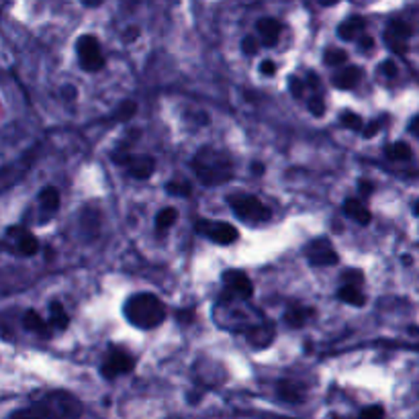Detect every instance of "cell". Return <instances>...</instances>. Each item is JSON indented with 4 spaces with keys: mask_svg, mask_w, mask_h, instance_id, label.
<instances>
[{
    "mask_svg": "<svg viewBox=\"0 0 419 419\" xmlns=\"http://www.w3.org/2000/svg\"><path fill=\"white\" fill-rule=\"evenodd\" d=\"M39 205L41 209L48 211V213H55L57 207H60V192L53 186H45L43 191L39 192Z\"/></svg>",
    "mask_w": 419,
    "mask_h": 419,
    "instance_id": "22",
    "label": "cell"
},
{
    "mask_svg": "<svg viewBox=\"0 0 419 419\" xmlns=\"http://www.w3.org/2000/svg\"><path fill=\"white\" fill-rule=\"evenodd\" d=\"M62 92H66V99H68V101H74V99H76V88L74 86L64 88Z\"/></svg>",
    "mask_w": 419,
    "mask_h": 419,
    "instance_id": "41",
    "label": "cell"
},
{
    "mask_svg": "<svg viewBox=\"0 0 419 419\" xmlns=\"http://www.w3.org/2000/svg\"><path fill=\"white\" fill-rule=\"evenodd\" d=\"M9 233H15L17 235L15 242H17L18 254H23V256H35L37 252H39V242H37V238L31 231H27V229L23 228H11Z\"/></svg>",
    "mask_w": 419,
    "mask_h": 419,
    "instance_id": "13",
    "label": "cell"
},
{
    "mask_svg": "<svg viewBox=\"0 0 419 419\" xmlns=\"http://www.w3.org/2000/svg\"><path fill=\"white\" fill-rule=\"evenodd\" d=\"M364 18L362 17H350L348 21H344L340 27H337V37L340 39H344V41H352V39H356V37L362 33V29H364Z\"/></svg>",
    "mask_w": 419,
    "mask_h": 419,
    "instance_id": "17",
    "label": "cell"
},
{
    "mask_svg": "<svg viewBox=\"0 0 419 419\" xmlns=\"http://www.w3.org/2000/svg\"><path fill=\"white\" fill-rule=\"evenodd\" d=\"M413 215H418L419 217V201L415 203V205H413Z\"/></svg>",
    "mask_w": 419,
    "mask_h": 419,
    "instance_id": "47",
    "label": "cell"
},
{
    "mask_svg": "<svg viewBox=\"0 0 419 419\" xmlns=\"http://www.w3.org/2000/svg\"><path fill=\"white\" fill-rule=\"evenodd\" d=\"M381 72H383L386 78H395V76H397V66H395V62H391V60L383 62Z\"/></svg>",
    "mask_w": 419,
    "mask_h": 419,
    "instance_id": "37",
    "label": "cell"
},
{
    "mask_svg": "<svg viewBox=\"0 0 419 419\" xmlns=\"http://www.w3.org/2000/svg\"><path fill=\"white\" fill-rule=\"evenodd\" d=\"M358 419H384V409L381 405H370L367 409H362Z\"/></svg>",
    "mask_w": 419,
    "mask_h": 419,
    "instance_id": "31",
    "label": "cell"
},
{
    "mask_svg": "<svg viewBox=\"0 0 419 419\" xmlns=\"http://www.w3.org/2000/svg\"><path fill=\"white\" fill-rule=\"evenodd\" d=\"M360 191H362L364 196H370L372 191H374V186H372V184H368V182H360Z\"/></svg>",
    "mask_w": 419,
    "mask_h": 419,
    "instance_id": "40",
    "label": "cell"
},
{
    "mask_svg": "<svg viewBox=\"0 0 419 419\" xmlns=\"http://www.w3.org/2000/svg\"><path fill=\"white\" fill-rule=\"evenodd\" d=\"M307 106H309V111H311L313 117H323L325 115V103H323L321 96H311L307 101Z\"/></svg>",
    "mask_w": 419,
    "mask_h": 419,
    "instance_id": "30",
    "label": "cell"
},
{
    "mask_svg": "<svg viewBox=\"0 0 419 419\" xmlns=\"http://www.w3.org/2000/svg\"><path fill=\"white\" fill-rule=\"evenodd\" d=\"M289 88H291V94H293L295 99H303V94H305V84H303V80H301L298 76H291Z\"/></svg>",
    "mask_w": 419,
    "mask_h": 419,
    "instance_id": "32",
    "label": "cell"
},
{
    "mask_svg": "<svg viewBox=\"0 0 419 419\" xmlns=\"http://www.w3.org/2000/svg\"><path fill=\"white\" fill-rule=\"evenodd\" d=\"M221 282L225 286V295L229 298H240V301H250L254 297V284L250 276L242 270H225Z\"/></svg>",
    "mask_w": 419,
    "mask_h": 419,
    "instance_id": "8",
    "label": "cell"
},
{
    "mask_svg": "<svg viewBox=\"0 0 419 419\" xmlns=\"http://www.w3.org/2000/svg\"><path fill=\"white\" fill-rule=\"evenodd\" d=\"M323 62L328 66H344L348 62V53L344 50H328L323 53Z\"/></svg>",
    "mask_w": 419,
    "mask_h": 419,
    "instance_id": "28",
    "label": "cell"
},
{
    "mask_svg": "<svg viewBox=\"0 0 419 419\" xmlns=\"http://www.w3.org/2000/svg\"><path fill=\"white\" fill-rule=\"evenodd\" d=\"M252 172H254V174H262L264 166L262 164H252Z\"/></svg>",
    "mask_w": 419,
    "mask_h": 419,
    "instance_id": "44",
    "label": "cell"
},
{
    "mask_svg": "<svg viewBox=\"0 0 419 419\" xmlns=\"http://www.w3.org/2000/svg\"><path fill=\"white\" fill-rule=\"evenodd\" d=\"M274 337V328L270 323H260L254 332L247 333V340L256 346V348H266Z\"/></svg>",
    "mask_w": 419,
    "mask_h": 419,
    "instance_id": "19",
    "label": "cell"
},
{
    "mask_svg": "<svg viewBox=\"0 0 419 419\" xmlns=\"http://www.w3.org/2000/svg\"><path fill=\"white\" fill-rule=\"evenodd\" d=\"M78 64L84 72H101L105 68V55L94 35H82L76 41Z\"/></svg>",
    "mask_w": 419,
    "mask_h": 419,
    "instance_id": "5",
    "label": "cell"
},
{
    "mask_svg": "<svg viewBox=\"0 0 419 419\" xmlns=\"http://www.w3.org/2000/svg\"><path fill=\"white\" fill-rule=\"evenodd\" d=\"M135 113H138V103L135 101H123L121 105L117 106V111L113 113V119L121 123L129 121Z\"/></svg>",
    "mask_w": 419,
    "mask_h": 419,
    "instance_id": "26",
    "label": "cell"
},
{
    "mask_svg": "<svg viewBox=\"0 0 419 419\" xmlns=\"http://www.w3.org/2000/svg\"><path fill=\"white\" fill-rule=\"evenodd\" d=\"M178 219V211L174 207H166L162 209L156 215V229L162 233V231H168V229L174 225V221Z\"/></svg>",
    "mask_w": 419,
    "mask_h": 419,
    "instance_id": "25",
    "label": "cell"
},
{
    "mask_svg": "<svg viewBox=\"0 0 419 419\" xmlns=\"http://www.w3.org/2000/svg\"><path fill=\"white\" fill-rule=\"evenodd\" d=\"M305 256L311 266H335L340 262V256L328 238H317L309 242V245L305 247Z\"/></svg>",
    "mask_w": 419,
    "mask_h": 419,
    "instance_id": "10",
    "label": "cell"
},
{
    "mask_svg": "<svg viewBox=\"0 0 419 419\" xmlns=\"http://www.w3.org/2000/svg\"><path fill=\"white\" fill-rule=\"evenodd\" d=\"M256 29H258V35H260L264 48H274L279 43L280 33H282V23L276 18L266 17L256 23Z\"/></svg>",
    "mask_w": 419,
    "mask_h": 419,
    "instance_id": "12",
    "label": "cell"
},
{
    "mask_svg": "<svg viewBox=\"0 0 419 419\" xmlns=\"http://www.w3.org/2000/svg\"><path fill=\"white\" fill-rule=\"evenodd\" d=\"M194 231L203 238H209L211 242L219 245H229L238 242L240 231L228 221H209V219H196Z\"/></svg>",
    "mask_w": 419,
    "mask_h": 419,
    "instance_id": "6",
    "label": "cell"
},
{
    "mask_svg": "<svg viewBox=\"0 0 419 419\" xmlns=\"http://www.w3.org/2000/svg\"><path fill=\"white\" fill-rule=\"evenodd\" d=\"M260 72H262L264 76L276 74V62H272V60H262V62H260Z\"/></svg>",
    "mask_w": 419,
    "mask_h": 419,
    "instance_id": "36",
    "label": "cell"
},
{
    "mask_svg": "<svg viewBox=\"0 0 419 419\" xmlns=\"http://www.w3.org/2000/svg\"><path fill=\"white\" fill-rule=\"evenodd\" d=\"M113 162L125 166L131 178L135 180H147L150 176L156 172V160L152 156H133V154H125V156H113Z\"/></svg>",
    "mask_w": 419,
    "mask_h": 419,
    "instance_id": "9",
    "label": "cell"
},
{
    "mask_svg": "<svg viewBox=\"0 0 419 419\" xmlns=\"http://www.w3.org/2000/svg\"><path fill=\"white\" fill-rule=\"evenodd\" d=\"M242 52H244L245 55H250V57L258 53V43H256L254 37H245L244 41H242Z\"/></svg>",
    "mask_w": 419,
    "mask_h": 419,
    "instance_id": "34",
    "label": "cell"
},
{
    "mask_svg": "<svg viewBox=\"0 0 419 419\" xmlns=\"http://www.w3.org/2000/svg\"><path fill=\"white\" fill-rule=\"evenodd\" d=\"M50 325H52V323H48V321L37 313V311H33V309L25 311V315H23V328L29 330V332L39 333V335H43V337H50V335H52Z\"/></svg>",
    "mask_w": 419,
    "mask_h": 419,
    "instance_id": "15",
    "label": "cell"
},
{
    "mask_svg": "<svg viewBox=\"0 0 419 419\" xmlns=\"http://www.w3.org/2000/svg\"><path fill=\"white\" fill-rule=\"evenodd\" d=\"M138 37H140V27L131 25V27H127V29H125V33H123V41H125V43H131V41H135Z\"/></svg>",
    "mask_w": 419,
    "mask_h": 419,
    "instance_id": "35",
    "label": "cell"
},
{
    "mask_svg": "<svg viewBox=\"0 0 419 419\" xmlns=\"http://www.w3.org/2000/svg\"><path fill=\"white\" fill-rule=\"evenodd\" d=\"M335 2H337V0H321V4H325V6H332Z\"/></svg>",
    "mask_w": 419,
    "mask_h": 419,
    "instance_id": "46",
    "label": "cell"
},
{
    "mask_svg": "<svg viewBox=\"0 0 419 419\" xmlns=\"http://www.w3.org/2000/svg\"><path fill=\"white\" fill-rule=\"evenodd\" d=\"M409 129H411V133H415V135L419 138V117H418V119H413V121H411Z\"/></svg>",
    "mask_w": 419,
    "mask_h": 419,
    "instance_id": "43",
    "label": "cell"
},
{
    "mask_svg": "<svg viewBox=\"0 0 419 419\" xmlns=\"http://www.w3.org/2000/svg\"><path fill=\"white\" fill-rule=\"evenodd\" d=\"M413 35L411 27L403 21H391L386 31H384V41L389 45V50L395 53H405L407 52V43L409 37Z\"/></svg>",
    "mask_w": 419,
    "mask_h": 419,
    "instance_id": "11",
    "label": "cell"
},
{
    "mask_svg": "<svg viewBox=\"0 0 419 419\" xmlns=\"http://www.w3.org/2000/svg\"><path fill=\"white\" fill-rule=\"evenodd\" d=\"M311 315H313L311 309H305V307H291V309H286V313H284L282 319H284V323H286L289 328H303Z\"/></svg>",
    "mask_w": 419,
    "mask_h": 419,
    "instance_id": "21",
    "label": "cell"
},
{
    "mask_svg": "<svg viewBox=\"0 0 419 419\" xmlns=\"http://www.w3.org/2000/svg\"><path fill=\"white\" fill-rule=\"evenodd\" d=\"M194 176L205 186H221L233 178V160L225 150L203 145L191 162Z\"/></svg>",
    "mask_w": 419,
    "mask_h": 419,
    "instance_id": "1",
    "label": "cell"
},
{
    "mask_svg": "<svg viewBox=\"0 0 419 419\" xmlns=\"http://www.w3.org/2000/svg\"><path fill=\"white\" fill-rule=\"evenodd\" d=\"M358 45H360V50H362V52H370V50L374 48V39L368 35L360 37V39H358Z\"/></svg>",
    "mask_w": 419,
    "mask_h": 419,
    "instance_id": "38",
    "label": "cell"
},
{
    "mask_svg": "<svg viewBox=\"0 0 419 419\" xmlns=\"http://www.w3.org/2000/svg\"><path fill=\"white\" fill-rule=\"evenodd\" d=\"M384 156L389 157V160H395V162H403V160H409V157L413 156V152H411L409 143L395 141V143H391V145L384 147Z\"/></svg>",
    "mask_w": 419,
    "mask_h": 419,
    "instance_id": "23",
    "label": "cell"
},
{
    "mask_svg": "<svg viewBox=\"0 0 419 419\" xmlns=\"http://www.w3.org/2000/svg\"><path fill=\"white\" fill-rule=\"evenodd\" d=\"M276 393H279V397L282 401H289V403H301L303 401V391H301V386L293 383H286V381H282L276 386Z\"/></svg>",
    "mask_w": 419,
    "mask_h": 419,
    "instance_id": "24",
    "label": "cell"
},
{
    "mask_svg": "<svg viewBox=\"0 0 419 419\" xmlns=\"http://www.w3.org/2000/svg\"><path fill=\"white\" fill-rule=\"evenodd\" d=\"M135 368V356L119 346H111L106 352L105 360L101 364V372L105 379H117L121 374H129Z\"/></svg>",
    "mask_w": 419,
    "mask_h": 419,
    "instance_id": "7",
    "label": "cell"
},
{
    "mask_svg": "<svg viewBox=\"0 0 419 419\" xmlns=\"http://www.w3.org/2000/svg\"><path fill=\"white\" fill-rule=\"evenodd\" d=\"M342 211H344L346 217L358 221L360 225H368L370 219H372V215H370V211L367 209V205H364L362 201H358V199H348V201L344 203Z\"/></svg>",
    "mask_w": 419,
    "mask_h": 419,
    "instance_id": "14",
    "label": "cell"
},
{
    "mask_svg": "<svg viewBox=\"0 0 419 419\" xmlns=\"http://www.w3.org/2000/svg\"><path fill=\"white\" fill-rule=\"evenodd\" d=\"M123 315L140 330H154L166 319V305L152 293H135L125 301Z\"/></svg>",
    "mask_w": 419,
    "mask_h": 419,
    "instance_id": "2",
    "label": "cell"
},
{
    "mask_svg": "<svg viewBox=\"0 0 419 419\" xmlns=\"http://www.w3.org/2000/svg\"><path fill=\"white\" fill-rule=\"evenodd\" d=\"M337 298L344 301V303H348V305H354V307H362V305L367 303L364 293H362L356 284H344V286H340Z\"/></svg>",
    "mask_w": 419,
    "mask_h": 419,
    "instance_id": "18",
    "label": "cell"
},
{
    "mask_svg": "<svg viewBox=\"0 0 419 419\" xmlns=\"http://www.w3.org/2000/svg\"><path fill=\"white\" fill-rule=\"evenodd\" d=\"M82 413L80 403L66 393H52L45 399L21 409L11 419H76Z\"/></svg>",
    "mask_w": 419,
    "mask_h": 419,
    "instance_id": "3",
    "label": "cell"
},
{
    "mask_svg": "<svg viewBox=\"0 0 419 419\" xmlns=\"http://www.w3.org/2000/svg\"><path fill=\"white\" fill-rule=\"evenodd\" d=\"M309 82H311V86H313V88L319 86V80H317V74H313V72L309 74Z\"/></svg>",
    "mask_w": 419,
    "mask_h": 419,
    "instance_id": "45",
    "label": "cell"
},
{
    "mask_svg": "<svg viewBox=\"0 0 419 419\" xmlns=\"http://www.w3.org/2000/svg\"><path fill=\"white\" fill-rule=\"evenodd\" d=\"M228 205L242 221H247V223H264L272 217V211L254 194L233 192L228 196Z\"/></svg>",
    "mask_w": 419,
    "mask_h": 419,
    "instance_id": "4",
    "label": "cell"
},
{
    "mask_svg": "<svg viewBox=\"0 0 419 419\" xmlns=\"http://www.w3.org/2000/svg\"><path fill=\"white\" fill-rule=\"evenodd\" d=\"M364 282V274H362V270H348L346 274H344V284H362Z\"/></svg>",
    "mask_w": 419,
    "mask_h": 419,
    "instance_id": "33",
    "label": "cell"
},
{
    "mask_svg": "<svg viewBox=\"0 0 419 419\" xmlns=\"http://www.w3.org/2000/svg\"><path fill=\"white\" fill-rule=\"evenodd\" d=\"M84 6H88V9H94V6H99V4H103V0H80Z\"/></svg>",
    "mask_w": 419,
    "mask_h": 419,
    "instance_id": "42",
    "label": "cell"
},
{
    "mask_svg": "<svg viewBox=\"0 0 419 419\" xmlns=\"http://www.w3.org/2000/svg\"><path fill=\"white\" fill-rule=\"evenodd\" d=\"M166 192H170V194H174V196H184V199H189V196H191V184H186V182H168V184H166Z\"/></svg>",
    "mask_w": 419,
    "mask_h": 419,
    "instance_id": "29",
    "label": "cell"
},
{
    "mask_svg": "<svg viewBox=\"0 0 419 419\" xmlns=\"http://www.w3.org/2000/svg\"><path fill=\"white\" fill-rule=\"evenodd\" d=\"M360 76H362L360 68L348 66V68H344V70L337 72V74L333 76V86L342 88V90H350V88H354L360 82Z\"/></svg>",
    "mask_w": 419,
    "mask_h": 419,
    "instance_id": "16",
    "label": "cell"
},
{
    "mask_svg": "<svg viewBox=\"0 0 419 419\" xmlns=\"http://www.w3.org/2000/svg\"><path fill=\"white\" fill-rule=\"evenodd\" d=\"M50 323L55 330H68V325H70V315L66 313V309L57 301L50 303Z\"/></svg>",
    "mask_w": 419,
    "mask_h": 419,
    "instance_id": "20",
    "label": "cell"
},
{
    "mask_svg": "<svg viewBox=\"0 0 419 419\" xmlns=\"http://www.w3.org/2000/svg\"><path fill=\"white\" fill-rule=\"evenodd\" d=\"M379 127H381L379 123H370V125H367V129L362 131V135H364L367 140H370V138H374V135L379 133Z\"/></svg>",
    "mask_w": 419,
    "mask_h": 419,
    "instance_id": "39",
    "label": "cell"
},
{
    "mask_svg": "<svg viewBox=\"0 0 419 419\" xmlns=\"http://www.w3.org/2000/svg\"><path fill=\"white\" fill-rule=\"evenodd\" d=\"M403 262L411 264V256H403Z\"/></svg>",
    "mask_w": 419,
    "mask_h": 419,
    "instance_id": "48",
    "label": "cell"
},
{
    "mask_svg": "<svg viewBox=\"0 0 419 419\" xmlns=\"http://www.w3.org/2000/svg\"><path fill=\"white\" fill-rule=\"evenodd\" d=\"M340 123H342V127L352 129V131H360V129H362V117L356 115V113H352V111L342 113V115H340Z\"/></svg>",
    "mask_w": 419,
    "mask_h": 419,
    "instance_id": "27",
    "label": "cell"
}]
</instances>
